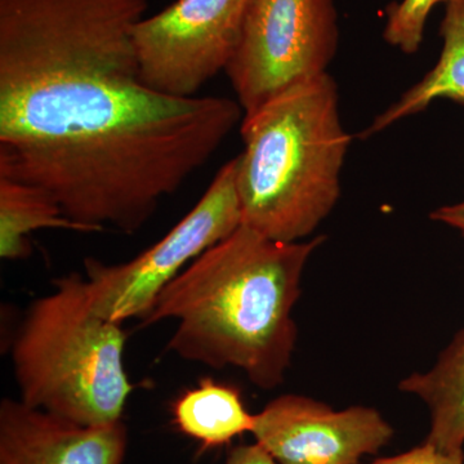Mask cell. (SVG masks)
<instances>
[{"label":"cell","instance_id":"obj_1","mask_svg":"<svg viewBox=\"0 0 464 464\" xmlns=\"http://www.w3.org/2000/svg\"><path fill=\"white\" fill-rule=\"evenodd\" d=\"M148 0H0V177L38 186L90 232L141 230L243 121L227 97L139 76Z\"/></svg>","mask_w":464,"mask_h":464},{"label":"cell","instance_id":"obj_2","mask_svg":"<svg viewBox=\"0 0 464 464\" xmlns=\"http://www.w3.org/2000/svg\"><path fill=\"white\" fill-rule=\"evenodd\" d=\"M325 237L282 243L241 225L191 262L159 295L143 326L174 320L168 348L213 369H240L273 390L297 343L293 308L308 259Z\"/></svg>","mask_w":464,"mask_h":464},{"label":"cell","instance_id":"obj_3","mask_svg":"<svg viewBox=\"0 0 464 464\" xmlns=\"http://www.w3.org/2000/svg\"><path fill=\"white\" fill-rule=\"evenodd\" d=\"M237 188L243 225L282 243L310 237L341 197L351 145L328 72L244 114Z\"/></svg>","mask_w":464,"mask_h":464},{"label":"cell","instance_id":"obj_4","mask_svg":"<svg viewBox=\"0 0 464 464\" xmlns=\"http://www.w3.org/2000/svg\"><path fill=\"white\" fill-rule=\"evenodd\" d=\"M53 285L30 304L14 341L20 400L83 426L119 422L133 391L121 324L94 311L84 275L67 274Z\"/></svg>","mask_w":464,"mask_h":464},{"label":"cell","instance_id":"obj_5","mask_svg":"<svg viewBox=\"0 0 464 464\" xmlns=\"http://www.w3.org/2000/svg\"><path fill=\"white\" fill-rule=\"evenodd\" d=\"M237 158L216 174L190 212L166 237L124 264L84 259L92 307L115 323L142 320L164 288L191 262L243 225Z\"/></svg>","mask_w":464,"mask_h":464},{"label":"cell","instance_id":"obj_6","mask_svg":"<svg viewBox=\"0 0 464 464\" xmlns=\"http://www.w3.org/2000/svg\"><path fill=\"white\" fill-rule=\"evenodd\" d=\"M340 42L334 0H248L226 74L244 114L325 74Z\"/></svg>","mask_w":464,"mask_h":464},{"label":"cell","instance_id":"obj_7","mask_svg":"<svg viewBox=\"0 0 464 464\" xmlns=\"http://www.w3.org/2000/svg\"><path fill=\"white\" fill-rule=\"evenodd\" d=\"M248 0H176L134 26L139 76L152 91L192 99L227 69L239 47Z\"/></svg>","mask_w":464,"mask_h":464},{"label":"cell","instance_id":"obj_8","mask_svg":"<svg viewBox=\"0 0 464 464\" xmlns=\"http://www.w3.org/2000/svg\"><path fill=\"white\" fill-rule=\"evenodd\" d=\"M252 435L277 464H359L390 444L393 429L377 409L334 411L288 393L256 414Z\"/></svg>","mask_w":464,"mask_h":464},{"label":"cell","instance_id":"obj_9","mask_svg":"<svg viewBox=\"0 0 464 464\" xmlns=\"http://www.w3.org/2000/svg\"><path fill=\"white\" fill-rule=\"evenodd\" d=\"M127 448L121 420L83 426L21 400L0 402V464H121Z\"/></svg>","mask_w":464,"mask_h":464},{"label":"cell","instance_id":"obj_10","mask_svg":"<svg viewBox=\"0 0 464 464\" xmlns=\"http://www.w3.org/2000/svg\"><path fill=\"white\" fill-rule=\"evenodd\" d=\"M399 390L417 396L429 409L427 442L448 453H464V329L432 368L408 375Z\"/></svg>","mask_w":464,"mask_h":464},{"label":"cell","instance_id":"obj_11","mask_svg":"<svg viewBox=\"0 0 464 464\" xmlns=\"http://www.w3.org/2000/svg\"><path fill=\"white\" fill-rule=\"evenodd\" d=\"M440 34L444 44L438 63L390 108L375 116L362 133V139L380 133L402 119L423 112L438 99L464 105V0L448 3Z\"/></svg>","mask_w":464,"mask_h":464},{"label":"cell","instance_id":"obj_12","mask_svg":"<svg viewBox=\"0 0 464 464\" xmlns=\"http://www.w3.org/2000/svg\"><path fill=\"white\" fill-rule=\"evenodd\" d=\"M174 423L179 431L206 449L224 447L244 433H252L256 414L249 413L240 391L213 378L186 391L173 405Z\"/></svg>","mask_w":464,"mask_h":464},{"label":"cell","instance_id":"obj_13","mask_svg":"<svg viewBox=\"0 0 464 464\" xmlns=\"http://www.w3.org/2000/svg\"><path fill=\"white\" fill-rule=\"evenodd\" d=\"M56 228L85 232L88 228L67 218L63 208L47 191L0 177V257L20 261L32 256L33 232Z\"/></svg>","mask_w":464,"mask_h":464},{"label":"cell","instance_id":"obj_14","mask_svg":"<svg viewBox=\"0 0 464 464\" xmlns=\"http://www.w3.org/2000/svg\"><path fill=\"white\" fill-rule=\"evenodd\" d=\"M454 0H401L392 3L386 9V25L383 38L392 47L406 54L420 50L423 42L427 18L439 3Z\"/></svg>","mask_w":464,"mask_h":464},{"label":"cell","instance_id":"obj_15","mask_svg":"<svg viewBox=\"0 0 464 464\" xmlns=\"http://www.w3.org/2000/svg\"><path fill=\"white\" fill-rule=\"evenodd\" d=\"M371 464H464V453H448L424 441L420 447L398 456L380 458Z\"/></svg>","mask_w":464,"mask_h":464},{"label":"cell","instance_id":"obj_16","mask_svg":"<svg viewBox=\"0 0 464 464\" xmlns=\"http://www.w3.org/2000/svg\"><path fill=\"white\" fill-rule=\"evenodd\" d=\"M226 464H277L261 445L255 442L232 449Z\"/></svg>","mask_w":464,"mask_h":464},{"label":"cell","instance_id":"obj_17","mask_svg":"<svg viewBox=\"0 0 464 464\" xmlns=\"http://www.w3.org/2000/svg\"><path fill=\"white\" fill-rule=\"evenodd\" d=\"M430 218L432 221L444 224L454 230L459 231L464 237V198L459 203L451 204V206L440 207L433 210Z\"/></svg>","mask_w":464,"mask_h":464}]
</instances>
